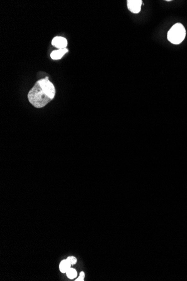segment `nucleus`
<instances>
[{
  "label": "nucleus",
  "instance_id": "423d86ee",
  "mask_svg": "<svg viewBox=\"0 0 187 281\" xmlns=\"http://www.w3.org/2000/svg\"><path fill=\"white\" fill-rule=\"evenodd\" d=\"M71 265V264H70L67 259L62 261L59 265V269L61 272L62 273L67 272L68 270L70 269Z\"/></svg>",
  "mask_w": 187,
  "mask_h": 281
},
{
  "label": "nucleus",
  "instance_id": "20e7f679",
  "mask_svg": "<svg viewBox=\"0 0 187 281\" xmlns=\"http://www.w3.org/2000/svg\"><path fill=\"white\" fill-rule=\"evenodd\" d=\"M52 45L58 50L64 49L67 47V40L64 37H54L52 41Z\"/></svg>",
  "mask_w": 187,
  "mask_h": 281
},
{
  "label": "nucleus",
  "instance_id": "f257e3e1",
  "mask_svg": "<svg viewBox=\"0 0 187 281\" xmlns=\"http://www.w3.org/2000/svg\"><path fill=\"white\" fill-rule=\"evenodd\" d=\"M56 94L54 85L48 77L36 82L28 93V100L34 107L40 108L49 103Z\"/></svg>",
  "mask_w": 187,
  "mask_h": 281
},
{
  "label": "nucleus",
  "instance_id": "9d476101",
  "mask_svg": "<svg viewBox=\"0 0 187 281\" xmlns=\"http://www.w3.org/2000/svg\"><path fill=\"white\" fill-rule=\"evenodd\" d=\"M75 281H84V278H81V277H78V278H77V279H76Z\"/></svg>",
  "mask_w": 187,
  "mask_h": 281
},
{
  "label": "nucleus",
  "instance_id": "6e6552de",
  "mask_svg": "<svg viewBox=\"0 0 187 281\" xmlns=\"http://www.w3.org/2000/svg\"><path fill=\"white\" fill-rule=\"evenodd\" d=\"M67 260L71 265L76 264L77 262V259L74 256H69V257H68Z\"/></svg>",
  "mask_w": 187,
  "mask_h": 281
},
{
  "label": "nucleus",
  "instance_id": "39448f33",
  "mask_svg": "<svg viewBox=\"0 0 187 281\" xmlns=\"http://www.w3.org/2000/svg\"><path fill=\"white\" fill-rule=\"evenodd\" d=\"M68 52V50L67 48H64V49H60L58 50L54 51L50 54V57L52 58V59L59 60L61 59L62 57L63 56L64 54H66Z\"/></svg>",
  "mask_w": 187,
  "mask_h": 281
},
{
  "label": "nucleus",
  "instance_id": "f03ea898",
  "mask_svg": "<svg viewBox=\"0 0 187 281\" xmlns=\"http://www.w3.org/2000/svg\"><path fill=\"white\" fill-rule=\"evenodd\" d=\"M185 35L186 31L185 26L180 23H176L168 31V39L171 43L178 45L184 40Z\"/></svg>",
  "mask_w": 187,
  "mask_h": 281
},
{
  "label": "nucleus",
  "instance_id": "0eeeda50",
  "mask_svg": "<svg viewBox=\"0 0 187 281\" xmlns=\"http://www.w3.org/2000/svg\"><path fill=\"white\" fill-rule=\"evenodd\" d=\"M66 273H67V277L68 278H70V279H73V278H75L77 276V272H76V270L75 269H73V268H71L69 269L68 270V271L66 272Z\"/></svg>",
  "mask_w": 187,
  "mask_h": 281
},
{
  "label": "nucleus",
  "instance_id": "7ed1b4c3",
  "mask_svg": "<svg viewBox=\"0 0 187 281\" xmlns=\"http://www.w3.org/2000/svg\"><path fill=\"white\" fill-rule=\"evenodd\" d=\"M143 1L141 0H128L127 7L130 12L134 14L140 12L141 9Z\"/></svg>",
  "mask_w": 187,
  "mask_h": 281
},
{
  "label": "nucleus",
  "instance_id": "1a4fd4ad",
  "mask_svg": "<svg viewBox=\"0 0 187 281\" xmlns=\"http://www.w3.org/2000/svg\"><path fill=\"white\" fill-rule=\"evenodd\" d=\"M80 277L84 278V277H85V273L83 272H81L80 273Z\"/></svg>",
  "mask_w": 187,
  "mask_h": 281
}]
</instances>
